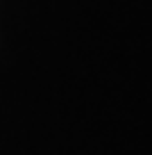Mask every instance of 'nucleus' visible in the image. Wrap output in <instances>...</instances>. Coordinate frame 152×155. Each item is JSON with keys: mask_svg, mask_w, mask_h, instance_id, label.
Listing matches in <instances>:
<instances>
[]
</instances>
